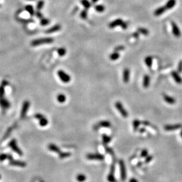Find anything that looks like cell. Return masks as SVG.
I'll return each mask as SVG.
<instances>
[{"instance_id":"obj_1","label":"cell","mask_w":182,"mask_h":182,"mask_svg":"<svg viewBox=\"0 0 182 182\" xmlns=\"http://www.w3.org/2000/svg\"><path fill=\"white\" fill-rule=\"evenodd\" d=\"M54 42V39L51 37H47V38H42L36 39L32 41L31 42V45L33 47H37V46L40 45L41 44H51Z\"/></svg>"},{"instance_id":"obj_2","label":"cell","mask_w":182,"mask_h":182,"mask_svg":"<svg viewBox=\"0 0 182 182\" xmlns=\"http://www.w3.org/2000/svg\"><path fill=\"white\" fill-rule=\"evenodd\" d=\"M8 146L11 148L12 151H14L15 153H17L18 155H19V156H22L23 154L22 151H21L20 148L18 147L17 141H16L15 139H12L10 141V142L9 143Z\"/></svg>"},{"instance_id":"obj_3","label":"cell","mask_w":182,"mask_h":182,"mask_svg":"<svg viewBox=\"0 0 182 182\" xmlns=\"http://www.w3.org/2000/svg\"><path fill=\"white\" fill-rule=\"evenodd\" d=\"M86 158L90 160L102 161L104 160L105 157L100 153H90L86 155Z\"/></svg>"},{"instance_id":"obj_4","label":"cell","mask_w":182,"mask_h":182,"mask_svg":"<svg viewBox=\"0 0 182 182\" xmlns=\"http://www.w3.org/2000/svg\"><path fill=\"white\" fill-rule=\"evenodd\" d=\"M58 76L59 77L60 79L63 83H67L71 81V77L68 74L64 71L63 70H59L57 72Z\"/></svg>"},{"instance_id":"obj_5","label":"cell","mask_w":182,"mask_h":182,"mask_svg":"<svg viewBox=\"0 0 182 182\" xmlns=\"http://www.w3.org/2000/svg\"><path fill=\"white\" fill-rule=\"evenodd\" d=\"M115 107L118 110L121 116L123 117L124 118H127L128 117V114L127 111L125 110V109L124 108V106L122 103L120 101H117L115 104Z\"/></svg>"},{"instance_id":"obj_6","label":"cell","mask_w":182,"mask_h":182,"mask_svg":"<svg viewBox=\"0 0 182 182\" xmlns=\"http://www.w3.org/2000/svg\"><path fill=\"white\" fill-rule=\"evenodd\" d=\"M34 117L39 120V123L41 127H44L47 125L48 123L47 118L45 117L44 115H42L40 113H37L34 115Z\"/></svg>"},{"instance_id":"obj_7","label":"cell","mask_w":182,"mask_h":182,"mask_svg":"<svg viewBox=\"0 0 182 182\" xmlns=\"http://www.w3.org/2000/svg\"><path fill=\"white\" fill-rule=\"evenodd\" d=\"M111 127V123L110 122L107 120H103V121H101L98 123L94 125L93 128L94 130H98V128H101V127H104V128H109Z\"/></svg>"},{"instance_id":"obj_8","label":"cell","mask_w":182,"mask_h":182,"mask_svg":"<svg viewBox=\"0 0 182 182\" xmlns=\"http://www.w3.org/2000/svg\"><path fill=\"white\" fill-rule=\"evenodd\" d=\"M30 106V102L29 101H25L23 102L22 104V109H21V118H24L26 116L27 113V111L29 109Z\"/></svg>"},{"instance_id":"obj_9","label":"cell","mask_w":182,"mask_h":182,"mask_svg":"<svg viewBox=\"0 0 182 182\" xmlns=\"http://www.w3.org/2000/svg\"><path fill=\"white\" fill-rule=\"evenodd\" d=\"M120 174H121V179L123 181H124L126 178V170H125V166L124 162L123 160H120Z\"/></svg>"},{"instance_id":"obj_10","label":"cell","mask_w":182,"mask_h":182,"mask_svg":"<svg viewBox=\"0 0 182 182\" xmlns=\"http://www.w3.org/2000/svg\"><path fill=\"white\" fill-rule=\"evenodd\" d=\"M171 28H172V32L173 35L177 38H178L181 36V31L179 27H178L177 25L174 22L172 21L171 23Z\"/></svg>"},{"instance_id":"obj_11","label":"cell","mask_w":182,"mask_h":182,"mask_svg":"<svg viewBox=\"0 0 182 182\" xmlns=\"http://www.w3.org/2000/svg\"><path fill=\"white\" fill-rule=\"evenodd\" d=\"M9 164L12 166H17V167H25L27 166V163L25 162L20 160H15L14 159L9 161Z\"/></svg>"},{"instance_id":"obj_12","label":"cell","mask_w":182,"mask_h":182,"mask_svg":"<svg viewBox=\"0 0 182 182\" xmlns=\"http://www.w3.org/2000/svg\"><path fill=\"white\" fill-rule=\"evenodd\" d=\"M0 106H1L2 110L3 111H5V110L10 107V102L5 97H3V98H0Z\"/></svg>"},{"instance_id":"obj_13","label":"cell","mask_w":182,"mask_h":182,"mask_svg":"<svg viewBox=\"0 0 182 182\" xmlns=\"http://www.w3.org/2000/svg\"><path fill=\"white\" fill-rule=\"evenodd\" d=\"M182 127L181 124H168L164 127V129L166 131H173L179 129Z\"/></svg>"},{"instance_id":"obj_14","label":"cell","mask_w":182,"mask_h":182,"mask_svg":"<svg viewBox=\"0 0 182 182\" xmlns=\"http://www.w3.org/2000/svg\"><path fill=\"white\" fill-rule=\"evenodd\" d=\"M9 84L8 81L4 80L1 82V86H0V98L4 97L5 94V87Z\"/></svg>"},{"instance_id":"obj_15","label":"cell","mask_w":182,"mask_h":182,"mask_svg":"<svg viewBox=\"0 0 182 182\" xmlns=\"http://www.w3.org/2000/svg\"><path fill=\"white\" fill-rule=\"evenodd\" d=\"M61 29V26L59 24H57V25H54V26H53L52 27L49 28L48 30H46V31H45V33L47 34L54 33H56V32L60 31Z\"/></svg>"},{"instance_id":"obj_16","label":"cell","mask_w":182,"mask_h":182,"mask_svg":"<svg viewBox=\"0 0 182 182\" xmlns=\"http://www.w3.org/2000/svg\"><path fill=\"white\" fill-rule=\"evenodd\" d=\"M171 75L172 76V77L174 79V80L176 81V82L178 84H180L182 83V79L181 77H180L179 74L177 71H173L171 72Z\"/></svg>"},{"instance_id":"obj_17","label":"cell","mask_w":182,"mask_h":182,"mask_svg":"<svg viewBox=\"0 0 182 182\" xmlns=\"http://www.w3.org/2000/svg\"><path fill=\"white\" fill-rule=\"evenodd\" d=\"M123 21L121 18H118L114 20L112 22H111L109 24V27L110 28H114L117 26H120Z\"/></svg>"},{"instance_id":"obj_18","label":"cell","mask_w":182,"mask_h":182,"mask_svg":"<svg viewBox=\"0 0 182 182\" xmlns=\"http://www.w3.org/2000/svg\"><path fill=\"white\" fill-rule=\"evenodd\" d=\"M163 97L164 100L167 103L169 104H174L176 103V100H175V98H173V97L169 96V95L165 94H164L163 95Z\"/></svg>"},{"instance_id":"obj_19","label":"cell","mask_w":182,"mask_h":182,"mask_svg":"<svg viewBox=\"0 0 182 182\" xmlns=\"http://www.w3.org/2000/svg\"><path fill=\"white\" fill-rule=\"evenodd\" d=\"M123 81L125 83H128L130 80V70L128 68H125L123 71Z\"/></svg>"},{"instance_id":"obj_20","label":"cell","mask_w":182,"mask_h":182,"mask_svg":"<svg viewBox=\"0 0 182 182\" xmlns=\"http://www.w3.org/2000/svg\"><path fill=\"white\" fill-rule=\"evenodd\" d=\"M48 148L49 151H51L58 154H59L60 152L61 151V150L60 149V148L54 144H49L48 146Z\"/></svg>"},{"instance_id":"obj_21","label":"cell","mask_w":182,"mask_h":182,"mask_svg":"<svg viewBox=\"0 0 182 182\" xmlns=\"http://www.w3.org/2000/svg\"><path fill=\"white\" fill-rule=\"evenodd\" d=\"M166 10H167V9H166V8L164 6L159 7L158 8H157L156 10L154 11V15L155 16H160L164 13Z\"/></svg>"},{"instance_id":"obj_22","label":"cell","mask_w":182,"mask_h":182,"mask_svg":"<svg viewBox=\"0 0 182 182\" xmlns=\"http://www.w3.org/2000/svg\"><path fill=\"white\" fill-rule=\"evenodd\" d=\"M176 4V0H169L166 4L165 7L167 10L172 9L175 6Z\"/></svg>"},{"instance_id":"obj_23","label":"cell","mask_w":182,"mask_h":182,"mask_svg":"<svg viewBox=\"0 0 182 182\" xmlns=\"http://www.w3.org/2000/svg\"><path fill=\"white\" fill-rule=\"evenodd\" d=\"M150 84V77L148 75H145L143 78V85L144 88H147Z\"/></svg>"},{"instance_id":"obj_24","label":"cell","mask_w":182,"mask_h":182,"mask_svg":"<svg viewBox=\"0 0 182 182\" xmlns=\"http://www.w3.org/2000/svg\"><path fill=\"white\" fill-rule=\"evenodd\" d=\"M144 62L148 68H151L152 66V63H153V58L151 56H147L145 58Z\"/></svg>"},{"instance_id":"obj_25","label":"cell","mask_w":182,"mask_h":182,"mask_svg":"<svg viewBox=\"0 0 182 182\" xmlns=\"http://www.w3.org/2000/svg\"><path fill=\"white\" fill-rule=\"evenodd\" d=\"M102 143H104V145H107L108 143L110 142L111 140V138L110 137V136L106 135V134H102Z\"/></svg>"},{"instance_id":"obj_26","label":"cell","mask_w":182,"mask_h":182,"mask_svg":"<svg viewBox=\"0 0 182 182\" xmlns=\"http://www.w3.org/2000/svg\"><path fill=\"white\" fill-rule=\"evenodd\" d=\"M25 10L27 11L28 13L30 14V15L33 16L35 15V13L34 10V8L33 6H31V5H28L25 7Z\"/></svg>"},{"instance_id":"obj_27","label":"cell","mask_w":182,"mask_h":182,"mask_svg":"<svg viewBox=\"0 0 182 182\" xmlns=\"http://www.w3.org/2000/svg\"><path fill=\"white\" fill-rule=\"evenodd\" d=\"M120 57V54L118 52H116V51H114V53H111V54L110 55V58L111 60L112 61H115V60H117Z\"/></svg>"},{"instance_id":"obj_28","label":"cell","mask_w":182,"mask_h":182,"mask_svg":"<svg viewBox=\"0 0 182 182\" xmlns=\"http://www.w3.org/2000/svg\"><path fill=\"white\" fill-rule=\"evenodd\" d=\"M71 153H70V152H63L61 151L60 153L58 154V155H59V157L60 159H63L65 158H67V157H69L71 156Z\"/></svg>"},{"instance_id":"obj_29","label":"cell","mask_w":182,"mask_h":182,"mask_svg":"<svg viewBox=\"0 0 182 182\" xmlns=\"http://www.w3.org/2000/svg\"><path fill=\"white\" fill-rule=\"evenodd\" d=\"M137 31L139 32L140 34H141L144 35H148V34H149V31L145 28H142V27L138 28Z\"/></svg>"},{"instance_id":"obj_30","label":"cell","mask_w":182,"mask_h":182,"mask_svg":"<svg viewBox=\"0 0 182 182\" xmlns=\"http://www.w3.org/2000/svg\"><path fill=\"white\" fill-rule=\"evenodd\" d=\"M81 4H82L86 9H89L91 7V4L88 0H81Z\"/></svg>"},{"instance_id":"obj_31","label":"cell","mask_w":182,"mask_h":182,"mask_svg":"<svg viewBox=\"0 0 182 182\" xmlns=\"http://www.w3.org/2000/svg\"><path fill=\"white\" fill-rule=\"evenodd\" d=\"M57 53L60 57L64 56L67 53L66 49L64 48H63V47L60 48H58L57 49Z\"/></svg>"},{"instance_id":"obj_32","label":"cell","mask_w":182,"mask_h":182,"mask_svg":"<svg viewBox=\"0 0 182 182\" xmlns=\"http://www.w3.org/2000/svg\"><path fill=\"white\" fill-rule=\"evenodd\" d=\"M57 100L60 103H63V102H65V100H66V97L65 96V95L63 94H60L57 95Z\"/></svg>"},{"instance_id":"obj_33","label":"cell","mask_w":182,"mask_h":182,"mask_svg":"<svg viewBox=\"0 0 182 182\" xmlns=\"http://www.w3.org/2000/svg\"><path fill=\"white\" fill-rule=\"evenodd\" d=\"M76 178L79 182H84L86 180V176L83 174H79L77 175Z\"/></svg>"},{"instance_id":"obj_34","label":"cell","mask_w":182,"mask_h":182,"mask_svg":"<svg viewBox=\"0 0 182 182\" xmlns=\"http://www.w3.org/2000/svg\"><path fill=\"white\" fill-rule=\"evenodd\" d=\"M107 180L109 182H117L115 178L114 173H109V174L107 176Z\"/></svg>"},{"instance_id":"obj_35","label":"cell","mask_w":182,"mask_h":182,"mask_svg":"<svg viewBox=\"0 0 182 182\" xmlns=\"http://www.w3.org/2000/svg\"><path fill=\"white\" fill-rule=\"evenodd\" d=\"M141 122L139 121V120H134L133 123V128H134V132H136L138 130V128H139V127L140 124Z\"/></svg>"},{"instance_id":"obj_36","label":"cell","mask_w":182,"mask_h":182,"mask_svg":"<svg viewBox=\"0 0 182 182\" xmlns=\"http://www.w3.org/2000/svg\"><path fill=\"white\" fill-rule=\"evenodd\" d=\"M49 24V19L47 18H42L40 20V25H41L42 26H45Z\"/></svg>"},{"instance_id":"obj_37","label":"cell","mask_w":182,"mask_h":182,"mask_svg":"<svg viewBox=\"0 0 182 182\" xmlns=\"http://www.w3.org/2000/svg\"><path fill=\"white\" fill-rule=\"evenodd\" d=\"M95 10H96L97 12H102L104 11V10H105V7L102 5H97L95 6Z\"/></svg>"},{"instance_id":"obj_38","label":"cell","mask_w":182,"mask_h":182,"mask_svg":"<svg viewBox=\"0 0 182 182\" xmlns=\"http://www.w3.org/2000/svg\"><path fill=\"white\" fill-rule=\"evenodd\" d=\"M44 5V1L43 0H40V1H39L37 5V10L38 11L41 10L42 8H43Z\"/></svg>"},{"instance_id":"obj_39","label":"cell","mask_w":182,"mask_h":182,"mask_svg":"<svg viewBox=\"0 0 182 182\" xmlns=\"http://www.w3.org/2000/svg\"><path fill=\"white\" fill-rule=\"evenodd\" d=\"M80 17L82 18L83 19H87V9H86V10H83L80 13Z\"/></svg>"},{"instance_id":"obj_40","label":"cell","mask_w":182,"mask_h":182,"mask_svg":"<svg viewBox=\"0 0 182 182\" xmlns=\"http://www.w3.org/2000/svg\"><path fill=\"white\" fill-rule=\"evenodd\" d=\"M9 154L2 153L0 154V162H3L5 160H8Z\"/></svg>"},{"instance_id":"obj_41","label":"cell","mask_w":182,"mask_h":182,"mask_svg":"<svg viewBox=\"0 0 182 182\" xmlns=\"http://www.w3.org/2000/svg\"><path fill=\"white\" fill-rule=\"evenodd\" d=\"M12 128H13V127H10V128H9L8 130H7L6 133H5V134H4V139H6V138H7L8 137L9 135H10V133L12 132Z\"/></svg>"},{"instance_id":"obj_42","label":"cell","mask_w":182,"mask_h":182,"mask_svg":"<svg viewBox=\"0 0 182 182\" xmlns=\"http://www.w3.org/2000/svg\"><path fill=\"white\" fill-rule=\"evenodd\" d=\"M104 147H105V149H106V151H107V153H109V154H110L111 155H114V152H113V150L111 149V148H109V147H107L106 145H104Z\"/></svg>"},{"instance_id":"obj_43","label":"cell","mask_w":182,"mask_h":182,"mask_svg":"<svg viewBox=\"0 0 182 182\" xmlns=\"http://www.w3.org/2000/svg\"><path fill=\"white\" fill-rule=\"evenodd\" d=\"M148 155V151L147 149H143L141 152L140 156L141 157H146Z\"/></svg>"},{"instance_id":"obj_44","label":"cell","mask_w":182,"mask_h":182,"mask_svg":"<svg viewBox=\"0 0 182 182\" xmlns=\"http://www.w3.org/2000/svg\"><path fill=\"white\" fill-rule=\"evenodd\" d=\"M124 48H125L123 45H119V46H117V47H116V48H115L114 51H116V52H118V51L124 50Z\"/></svg>"},{"instance_id":"obj_45","label":"cell","mask_w":182,"mask_h":182,"mask_svg":"<svg viewBox=\"0 0 182 182\" xmlns=\"http://www.w3.org/2000/svg\"><path fill=\"white\" fill-rule=\"evenodd\" d=\"M177 71L179 73H181V72H182V60L180 61V62L178 64Z\"/></svg>"},{"instance_id":"obj_46","label":"cell","mask_w":182,"mask_h":182,"mask_svg":"<svg viewBox=\"0 0 182 182\" xmlns=\"http://www.w3.org/2000/svg\"><path fill=\"white\" fill-rule=\"evenodd\" d=\"M128 24L127 22H124V21H123L120 26H121V27L123 28V29L125 30V29H127V27H128Z\"/></svg>"},{"instance_id":"obj_47","label":"cell","mask_w":182,"mask_h":182,"mask_svg":"<svg viewBox=\"0 0 182 182\" xmlns=\"http://www.w3.org/2000/svg\"><path fill=\"white\" fill-rule=\"evenodd\" d=\"M152 159H153V155H147V156L146 157V159H145V162H146V163H148L151 162Z\"/></svg>"},{"instance_id":"obj_48","label":"cell","mask_w":182,"mask_h":182,"mask_svg":"<svg viewBox=\"0 0 182 182\" xmlns=\"http://www.w3.org/2000/svg\"><path fill=\"white\" fill-rule=\"evenodd\" d=\"M35 14V15H36V17L37 18H38L41 19L43 18V15H42V13H41V12H40V11H37Z\"/></svg>"},{"instance_id":"obj_49","label":"cell","mask_w":182,"mask_h":182,"mask_svg":"<svg viewBox=\"0 0 182 182\" xmlns=\"http://www.w3.org/2000/svg\"><path fill=\"white\" fill-rule=\"evenodd\" d=\"M139 33L138 31L137 32H134V33H133L132 36L134 37V38H138L139 37Z\"/></svg>"},{"instance_id":"obj_50","label":"cell","mask_w":182,"mask_h":182,"mask_svg":"<svg viewBox=\"0 0 182 182\" xmlns=\"http://www.w3.org/2000/svg\"><path fill=\"white\" fill-rule=\"evenodd\" d=\"M129 182H139V181H138V180L137 179H136V178H132L130 180H129Z\"/></svg>"},{"instance_id":"obj_51","label":"cell","mask_w":182,"mask_h":182,"mask_svg":"<svg viewBox=\"0 0 182 182\" xmlns=\"http://www.w3.org/2000/svg\"><path fill=\"white\" fill-rule=\"evenodd\" d=\"M145 131H146V129H145L144 128H141L140 129L139 132L140 133H144Z\"/></svg>"},{"instance_id":"obj_52","label":"cell","mask_w":182,"mask_h":182,"mask_svg":"<svg viewBox=\"0 0 182 182\" xmlns=\"http://www.w3.org/2000/svg\"><path fill=\"white\" fill-rule=\"evenodd\" d=\"M143 124L146 125H149V124H150V123H148V121H144V122H143Z\"/></svg>"},{"instance_id":"obj_53","label":"cell","mask_w":182,"mask_h":182,"mask_svg":"<svg viewBox=\"0 0 182 182\" xmlns=\"http://www.w3.org/2000/svg\"><path fill=\"white\" fill-rule=\"evenodd\" d=\"M98 1H99V0H91V2H92V3L95 4V3H96Z\"/></svg>"},{"instance_id":"obj_54","label":"cell","mask_w":182,"mask_h":182,"mask_svg":"<svg viewBox=\"0 0 182 182\" xmlns=\"http://www.w3.org/2000/svg\"><path fill=\"white\" fill-rule=\"evenodd\" d=\"M180 135H181V137H182V130H181V133H180Z\"/></svg>"},{"instance_id":"obj_55","label":"cell","mask_w":182,"mask_h":182,"mask_svg":"<svg viewBox=\"0 0 182 182\" xmlns=\"http://www.w3.org/2000/svg\"><path fill=\"white\" fill-rule=\"evenodd\" d=\"M1 174H0V179H1Z\"/></svg>"},{"instance_id":"obj_56","label":"cell","mask_w":182,"mask_h":182,"mask_svg":"<svg viewBox=\"0 0 182 182\" xmlns=\"http://www.w3.org/2000/svg\"><path fill=\"white\" fill-rule=\"evenodd\" d=\"M28 1H33V0H28Z\"/></svg>"},{"instance_id":"obj_57","label":"cell","mask_w":182,"mask_h":182,"mask_svg":"<svg viewBox=\"0 0 182 182\" xmlns=\"http://www.w3.org/2000/svg\"><path fill=\"white\" fill-rule=\"evenodd\" d=\"M40 182H44V181H41Z\"/></svg>"}]
</instances>
